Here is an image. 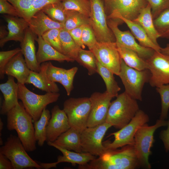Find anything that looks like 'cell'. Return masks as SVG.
Returning a JSON list of instances; mask_svg holds the SVG:
<instances>
[{
  "instance_id": "cell-1",
  "label": "cell",
  "mask_w": 169,
  "mask_h": 169,
  "mask_svg": "<svg viewBox=\"0 0 169 169\" xmlns=\"http://www.w3.org/2000/svg\"><path fill=\"white\" fill-rule=\"evenodd\" d=\"M134 145L120 149H107L101 156L83 165L79 169H134L140 167Z\"/></svg>"
},
{
  "instance_id": "cell-2",
  "label": "cell",
  "mask_w": 169,
  "mask_h": 169,
  "mask_svg": "<svg viewBox=\"0 0 169 169\" xmlns=\"http://www.w3.org/2000/svg\"><path fill=\"white\" fill-rule=\"evenodd\" d=\"M6 115L8 130L16 131L18 137L27 152L35 150L36 141L33 120L22 102H19Z\"/></svg>"
},
{
  "instance_id": "cell-3",
  "label": "cell",
  "mask_w": 169,
  "mask_h": 169,
  "mask_svg": "<svg viewBox=\"0 0 169 169\" xmlns=\"http://www.w3.org/2000/svg\"><path fill=\"white\" fill-rule=\"evenodd\" d=\"M116 97L111 103L106 122L120 129L129 123L139 108L137 100L125 91Z\"/></svg>"
},
{
  "instance_id": "cell-4",
  "label": "cell",
  "mask_w": 169,
  "mask_h": 169,
  "mask_svg": "<svg viewBox=\"0 0 169 169\" xmlns=\"http://www.w3.org/2000/svg\"><path fill=\"white\" fill-rule=\"evenodd\" d=\"M167 124V121L159 119L154 125L149 126L146 123L137 131L134 146L140 167L147 169L151 168L149 157L151 153V149L154 141V133L158 128L166 126Z\"/></svg>"
},
{
  "instance_id": "cell-5",
  "label": "cell",
  "mask_w": 169,
  "mask_h": 169,
  "mask_svg": "<svg viewBox=\"0 0 169 169\" xmlns=\"http://www.w3.org/2000/svg\"><path fill=\"white\" fill-rule=\"evenodd\" d=\"M18 84V99L21 101L26 110L32 117L33 122L38 120L44 109L49 104L56 102L60 95L59 92L37 94L30 90L24 84Z\"/></svg>"
},
{
  "instance_id": "cell-6",
  "label": "cell",
  "mask_w": 169,
  "mask_h": 169,
  "mask_svg": "<svg viewBox=\"0 0 169 169\" xmlns=\"http://www.w3.org/2000/svg\"><path fill=\"white\" fill-rule=\"evenodd\" d=\"M27 151L18 136L12 134L10 135L4 145L0 148V153L10 161L14 169L42 168L38 162L33 160Z\"/></svg>"
},
{
  "instance_id": "cell-7",
  "label": "cell",
  "mask_w": 169,
  "mask_h": 169,
  "mask_svg": "<svg viewBox=\"0 0 169 169\" xmlns=\"http://www.w3.org/2000/svg\"><path fill=\"white\" fill-rule=\"evenodd\" d=\"M150 73L148 69L139 70L127 66L122 59L118 76L125 92L133 98L142 101V93L145 84L149 82Z\"/></svg>"
},
{
  "instance_id": "cell-8",
  "label": "cell",
  "mask_w": 169,
  "mask_h": 169,
  "mask_svg": "<svg viewBox=\"0 0 169 169\" xmlns=\"http://www.w3.org/2000/svg\"><path fill=\"white\" fill-rule=\"evenodd\" d=\"M89 97H71L64 103L63 110L66 113L71 127L81 133L87 126L90 111Z\"/></svg>"
},
{
  "instance_id": "cell-9",
  "label": "cell",
  "mask_w": 169,
  "mask_h": 169,
  "mask_svg": "<svg viewBox=\"0 0 169 169\" xmlns=\"http://www.w3.org/2000/svg\"><path fill=\"white\" fill-rule=\"evenodd\" d=\"M149 120L148 115L141 110L137 112L127 125L110 134L114 136L112 142L107 141L103 143L107 149H116L127 145H134L135 135L138 130Z\"/></svg>"
},
{
  "instance_id": "cell-10",
  "label": "cell",
  "mask_w": 169,
  "mask_h": 169,
  "mask_svg": "<svg viewBox=\"0 0 169 169\" xmlns=\"http://www.w3.org/2000/svg\"><path fill=\"white\" fill-rule=\"evenodd\" d=\"M90 12V24L94 32L97 41L115 42V36L107 22V16L101 0H89Z\"/></svg>"
},
{
  "instance_id": "cell-11",
  "label": "cell",
  "mask_w": 169,
  "mask_h": 169,
  "mask_svg": "<svg viewBox=\"0 0 169 169\" xmlns=\"http://www.w3.org/2000/svg\"><path fill=\"white\" fill-rule=\"evenodd\" d=\"M112 126L107 122L97 125L87 127L81 133V142L82 152L100 156L107 149L102 140L106 132Z\"/></svg>"
},
{
  "instance_id": "cell-12",
  "label": "cell",
  "mask_w": 169,
  "mask_h": 169,
  "mask_svg": "<svg viewBox=\"0 0 169 169\" xmlns=\"http://www.w3.org/2000/svg\"><path fill=\"white\" fill-rule=\"evenodd\" d=\"M107 22L115 36L117 44L135 51L141 58L146 60L152 55L155 51L153 49L143 47L138 44L129 30L122 31L119 29L118 25L123 23L121 20L110 18L107 19Z\"/></svg>"
},
{
  "instance_id": "cell-13",
  "label": "cell",
  "mask_w": 169,
  "mask_h": 169,
  "mask_svg": "<svg viewBox=\"0 0 169 169\" xmlns=\"http://www.w3.org/2000/svg\"><path fill=\"white\" fill-rule=\"evenodd\" d=\"M91 50L100 64L118 76L122 59L115 42H97Z\"/></svg>"
},
{
  "instance_id": "cell-14",
  "label": "cell",
  "mask_w": 169,
  "mask_h": 169,
  "mask_svg": "<svg viewBox=\"0 0 169 169\" xmlns=\"http://www.w3.org/2000/svg\"><path fill=\"white\" fill-rule=\"evenodd\" d=\"M146 61L150 73V85L157 87L169 84V55L155 51Z\"/></svg>"
},
{
  "instance_id": "cell-15",
  "label": "cell",
  "mask_w": 169,
  "mask_h": 169,
  "mask_svg": "<svg viewBox=\"0 0 169 169\" xmlns=\"http://www.w3.org/2000/svg\"><path fill=\"white\" fill-rule=\"evenodd\" d=\"M114 97L106 91L103 93L96 92L89 97L90 111L87 127H93L106 122L111 101Z\"/></svg>"
},
{
  "instance_id": "cell-16",
  "label": "cell",
  "mask_w": 169,
  "mask_h": 169,
  "mask_svg": "<svg viewBox=\"0 0 169 169\" xmlns=\"http://www.w3.org/2000/svg\"><path fill=\"white\" fill-rule=\"evenodd\" d=\"M107 3L109 6L108 15L116 13L132 21L137 17L148 4L145 0H110Z\"/></svg>"
},
{
  "instance_id": "cell-17",
  "label": "cell",
  "mask_w": 169,
  "mask_h": 169,
  "mask_svg": "<svg viewBox=\"0 0 169 169\" xmlns=\"http://www.w3.org/2000/svg\"><path fill=\"white\" fill-rule=\"evenodd\" d=\"M51 117L46 128V141L53 142L71 126L63 110L55 105L51 111Z\"/></svg>"
},
{
  "instance_id": "cell-18",
  "label": "cell",
  "mask_w": 169,
  "mask_h": 169,
  "mask_svg": "<svg viewBox=\"0 0 169 169\" xmlns=\"http://www.w3.org/2000/svg\"><path fill=\"white\" fill-rule=\"evenodd\" d=\"M48 145L56 148L60 151L63 155H59L57 161L53 163H41L38 162L42 168L49 169L56 167L57 165L62 162H68L72 164H78L79 165H84L96 158V156L87 152H77L72 151L59 147L51 142H48Z\"/></svg>"
},
{
  "instance_id": "cell-19",
  "label": "cell",
  "mask_w": 169,
  "mask_h": 169,
  "mask_svg": "<svg viewBox=\"0 0 169 169\" xmlns=\"http://www.w3.org/2000/svg\"><path fill=\"white\" fill-rule=\"evenodd\" d=\"M7 23L8 35L0 40V46L2 48L8 42L11 40L22 42L24 37L26 29L29 23L23 18L9 15H5Z\"/></svg>"
},
{
  "instance_id": "cell-20",
  "label": "cell",
  "mask_w": 169,
  "mask_h": 169,
  "mask_svg": "<svg viewBox=\"0 0 169 169\" xmlns=\"http://www.w3.org/2000/svg\"><path fill=\"white\" fill-rule=\"evenodd\" d=\"M17 10L21 17L28 22L37 12L48 4L63 0H8Z\"/></svg>"
},
{
  "instance_id": "cell-21",
  "label": "cell",
  "mask_w": 169,
  "mask_h": 169,
  "mask_svg": "<svg viewBox=\"0 0 169 169\" xmlns=\"http://www.w3.org/2000/svg\"><path fill=\"white\" fill-rule=\"evenodd\" d=\"M36 36L28 27L25 30L24 38L20 43V46L21 52L28 68L31 71L39 72L40 64L37 59L35 45Z\"/></svg>"
},
{
  "instance_id": "cell-22",
  "label": "cell",
  "mask_w": 169,
  "mask_h": 169,
  "mask_svg": "<svg viewBox=\"0 0 169 169\" xmlns=\"http://www.w3.org/2000/svg\"><path fill=\"white\" fill-rule=\"evenodd\" d=\"M21 51L13 57L6 64L4 73L15 78L17 83L25 84L31 70L28 68Z\"/></svg>"
},
{
  "instance_id": "cell-23",
  "label": "cell",
  "mask_w": 169,
  "mask_h": 169,
  "mask_svg": "<svg viewBox=\"0 0 169 169\" xmlns=\"http://www.w3.org/2000/svg\"><path fill=\"white\" fill-rule=\"evenodd\" d=\"M14 77L8 76L7 81L0 84V90L2 93L4 100L0 110V114L7 113L19 103L18 101V84L15 82Z\"/></svg>"
},
{
  "instance_id": "cell-24",
  "label": "cell",
  "mask_w": 169,
  "mask_h": 169,
  "mask_svg": "<svg viewBox=\"0 0 169 169\" xmlns=\"http://www.w3.org/2000/svg\"><path fill=\"white\" fill-rule=\"evenodd\" d=\"M29 28L36 36H42L49 30L64 28V25L51 19L42 10L37 12L28 22Z\"/></svg>"
},
{
  "instance_id": "cell-25",
  "label": "cell",
  "mask_w": 169,
  "mask_h": 169,
  "mask_svg": "<svg viewBox=\"0 0 169 169\" xmlns=\"http://www.w3.org/2000/svg\"><path fill=\"white\" fill-rule=\"evenodd\" d=\"M35 40L38 45L36 58L39 64L49 60H54L59 62L64 61L72 62L74 61L56 50L42 36H38Z\"/></svg>"
},
{
  "instance_id": "cell-26",
  "label": "cell",
  "mask_w": 169,
  "mask_h": 169,
  "mask_svg": "<svg viewBox=\"0 0 169 169\" xmlns=\"http://www.w3.org/2000/svg\"><path fill=\"white\" fill-rule=\"evenodd\" d=\"M118 18L121 20L129 28L131 32L141 46L160 52L161 47L155 44L149 38L146 32L138 23L123 17L119 14L113 13L107 16V19Z\"/></svg>"
},
{
  "instance_id": "cell-27",
  "label": "cell",
  "mask_w": 169,
  "mask_h": 169,
  "mask_svg": "<svg viewBox=\"0 0 169 169\" xmlns=\"http://www.w3.org/2000/svg\"><path fill=\"white\" fill-rule=\"evenodd\" d=\"M153 20L151 7L148 3L133 21L139 24L142 28L150 39L155 44L160 46L157 42V39L160 38V36L155 27Z\"/></svg>"
},
{
  "instance_id": "cell-28",
  "label": "cell",
  "mask_w": 169,
  "mask_h": 169,
  "mask_svg": "<svg viewBox=\"0 0 169 169\" xmlns=\"http://www.w3.org/2000/svg\"><path fill=\"white\" fill-rule=\"evenodd\" d=\"M54 145L69 151L82 152L81 133L72 127L61 134L54 142Z\"/></svg>"
},
{
  "instance_id": "cell-29",
  "label": "cell",
  "mask_w": 169,
  "mask_h": 169,
  "mask_svg": "<svg viewBox=\"0 0 169 169\" xmlns=\"http://www.w3.org/2000/svg\"><path fill=\"white\" fill-rule=\"evenodd\" d=\"M26 84H31L46 93H58L59 91L56 83L49 80L41 70L39 72L31 70Z\"/></svg>"
},
{
  "instance_id": "cell-30",
  "label": "cell",
  "mask_w": 169,
  "mask_h": 169,
  "mask_svg": "<svg viewBox=\"0 0 169 169\" xmlns=\"http://www.w3.org/2000/svg\"><path fill=\"white\" fill-rule=\"evenodd\" d=\"M116 45L121 58L127 66L139 70L148 69L146 60L141 58L136 52L117 44Z\"/></svg>"
},
{
  "instance_id": "cell-31",
  "label": "cell",
  "mask_w": 169,
  "mask_h": 169,
  "mask_svg": "<svg viewBox=\"0 0 169 169\" xmlns=\"http://www.w3.org/2000/svg\"><path fill=\"white\" fill-rule=\"evenodd\" d=\"M59 36L63 54L76 61L82 48L75 42L69 31L64 28L60 29Z\"/></svg>"
},
{
  "instance_id": "cell-32",
  "label": "cell",
  "mask_w": 169,
  "mask_h": 169,
  "mask_svg": "<svg viewBox=\"0 0 169 169\" xmlns=\"http://www.w3.org/2000/svg\"><path fill=\"white\" fill-rule=\"evenodd\" d=\"M51 117L50 111L45 108L39 119L33 122L35 138L40 146H43L46 141V128Z\"/></svg>"
},
{
  "instance_id": "cell-33",
  "label": "cell",
  "mask_w": 169,
  "mask_h": 169,
  "mask_svg": "<svg viewBox=\"0 0 169 169\" xmlns=\"http://www.w3.org/2000/svg\"><path fill=\"white\" fill-rule=\"evenodd\" d=\"M97 73L101 76L105 84L106 91L114 97H116L121 89L115 79L114 74L102 66L97 60Z\"/></svg>"
},
{
  "instance_id": "cell-34",
  "label": "cell",
  "mask_w": 169,
  "mask_h": 169,
  "mask_svg": "<svg viewBox=\"0 0 169 169\" xmlns=\"http://www.w3.org/2000/svg\"><path fill=\"white\" fill-rule=\"evenodd\" d=\"M90 24L89 17L74 10H67L64 28L69 31L77 27Z\"/></svg>"
},
{
  "instance_id": "cell-35",
  "label": "cell",
  "mask_w": 169,
  "mask_h": 169,
  "mask_svg": "<svg viewBox=\"0 0 169 169\" xmlns=\"http://www.w3.org/2000/svg\"><path fill=\"white\" fill-rule=\"evenodd\" d=\"M76 61L87 69L89 75L97 73V60L91 50L82 49Z\"/></svg>"
},
{
  "instance_id": "cell-36",
  "label": "cell",
  "mask_w": 169,
  "mask_h": 169,
  "mask_svg": "<svg viewBox=\"0 0 169 169\" xmlns=\"http://www.w3.org/2000/svg\"><path fill=\"white\" fill-rule=\"evenodd\" d=\"M41 10L53 20L64 24L66 17L67 10L61 2L48 4Z\"/></svg>"
},
{
  "instance_id": "cell-37",
  "label": "cell",
  "mask_w": 169,
  "mask_h": 169,
  "mask_svg": "<svg viewBox=\"0 0 169 169\" xmlns=\"http://www.w3.org/2000/svg\"><path fill=\"white\" fill-rule=\"evenodd\" d=\"M66 70L54 66L50 62L47 61L40 64V70L49 80L55 83H60Z\"/></svg>"
},
{
  "instance_id": "cell-38",
  "label": "cell",
  "mask_w": 169,
  "mask_h": 169,
  "mask_svg": "<svg viewBox=\"0 0 169 169\" xmlns=\"http://www.w3.org/2000/svg\"><path fill=\"white\" fill-rule=\"evenodd\" d=\"M61 3L66 10L76 11L89 17L90 12L89 0H63Z\"/></svg>"
},
{
  "instance_id": "cell-39",
  "label": "cell",
  "mask_w": 169,
  "mask_h": 169,
  "mask_svg": "<svg viewBox=\"0 0 169 169\" xmlns=\"http://www.w3.org/2000/svg\"><path fill=\"white\" fill-rule=\"evenodd\" d=\"M153 21L160 38L169 39V9L162 13Z\"/></svg>"
},
{
  "instance_id": "cell-40",
  "label": "cell",
  "mask_w": 169,
  "mask_h": 169,
  "mask_svg": "<svg viewBox=\"0 0 169 169\" xmlns=\"http://www.w3.org/2000/svg\"><path fill=\"white\" fill-rule=\"evenodd\" d=\"M161 100V112L160 119L165 120L167 118L169 109V84L156 87Z\"/></svg>"
},
{
  "instance_id": "cell-41",
  "label": "cell",
  "mask_w": 169,
  "mask_h": 169,
  "mask_svg": "<svg viewBox=\"0 0 169 169\" xmlns=\"http://www.w3.org/2000/svg\"><path fill=\"white\" fill-rule=\"evenodd\" d=\"M61 29L54 28L49 30L44 33L42 37L55 49L63 54L59 36Z\"/></svg>"
},
{
  "instance_id": "cell-42",
  "label": "cell",
  "mask_w": 169,
  "mask_h": 169,
  "mask_svg": "<svg viewBox=\"0 0 169 169\" xmlns=\"http://www.w3.org/2000/svg\"><path fill=\"white\" fill-rule=\"evenodd\" d=\"M78 70L77 67H74L66 69L60 83L64 88L67 95L69 96L73 90V82L74 76Z\"/></svg>"
},
{
  "instance_id": "cell-43",
  "label": "cell",
  "mask_w": 169,
  "mask_h": 169,
  "mask_svg": "<svg viewBox=\"0 0 169 169\" xmlns=\"http://www.w3.org/2000/svg\"><path fill=\"white\" fill-rule=\"evenodd\" d=\"M83 44L91 50L97 42L93 29L90 24L84 25L82 32Z\"/></svg>"
},
{
  "instance_id": "cell-44",
  "label": "cell",
  "mask_w": 169,
  "mask_h": 169,
  "mask_svg": "<svg viewBox=\"0 0 169 169\" xmlns=\"http://www.w3.org/2000/svg\"><path fill=\"white\" fill-rule=\"evenodd\" d=\"M151 8V12L153 20L157 18L162 13L169 9V0H146Z\"/></svg>"
},
{
  "instance_id": "cell-45",
  "label": "cell",
  "mask_w": 169,
  "mask_h": 169,
  "mask_svg": "<svg viewBox=\"0 0 169 169\" xmlns=\"http://www.w3.org/2000/svg\"><path fill=\"white\" fill-rule=\"evenodd\" d=\"M21 51V49L18 48L7 51L0 52V78L3 79L4 77L5 67L10 60L16 54Z\"/></svg>"
},
{
  "instance_id": "cell-46",
  "label": "cell",
  "mask_w": 169,
  "mask_h": 169,
  "mask_svg": "<svg viewBox=\"0 0 169 169\" xmlns=\"http://www.w3.org/2000/svg\"><path fill=\"white\" fill-rule=\"evenodd\" d=\"M0 13L21 17L16 8L8 0H0Z\"/></svg>"
},
{
  "instance_id": "cell-47",
  "label": "cell",
  "mask_w": 169,
  "mask_h": 169,
  "mask_svg": "<svg viewBox=\"0 0 169 169\" xmlns=\"http://www.w3.org/2000/svg\"><path fill=\"white\" fill-rule=\"evenodd\" d=\"M83 26L77 27L70 30L69 32L77 44L82 49H84L85 46L82 40V32Z\"/></svg>"
},
{
  "instance_id": "cell-48",
  "label": "cell",
  "mask_w": 169,
  "mask_h": 169,
  "mask_svg": "<svg viewBox=\"0 0 169 169\" xmlns=\"http://www.w3.org/2000/svg\"><path fill=\"white\" fill-rule=\"evenodd\" d=\"M167 125V129L161 132L160 137L164 143L166 151H169V117Z\"/></svg>"
},
{
  "instance_id": "cell-49",
  "label": "cell",
  "mask_w": 169,
  "mask_h": 169,
  "mask_svg": "<svg viewBox=\"0 0 169 169\" xmlns=\"http://www.w3.org/2000/svg\"><path fill=\"white\" fill-rule=\"evenodd\" d=\"M0 169H14L10 161L4 155L0 153Z\"/></svg>"
},
{
  "instance_id": "cell-50",
  "label": "cell",
  "mask_w": 169,
  "mask_h": 169,
  "mask_svg": "<svg viewBox=\"0 0 169 169\" xmlns=\"http://www.w3.org/2000/svg\"><path fill=\"white\" fill-rule=\"evenodd\" d=\"M8 34V31H7L4 26H1L0 28V39L4 38Z\"/></svg>"
},
{
  "instance_id": "cell-51",
  "label": "cell",
  "mask_w": 169,
  "mask_h": 169,
  "mask_svg": "<svg viewBox=\"0 0 169 169\" xmlns=\"http://www.w3.org/2000/svg\"><path fill=\"white\" fill-rule=\"evenodd\" d=\"M160 52L163 54L169 55V43L167 44L165 47L161 48Z\"/></svg>"
},
{
  "instance_id": "cell-52",
  "label": "cell",
  "mask_w": 169,
  "mask_h": 169,
  "mask_svg": "<svg viewBox=\"0 0 169 169\" xmlns=\"http://www.w3.org/2000/svg\"><path fill=\"white\" fill-rule=\"evenodd\" d=\"M4 124L3 123V122L2 120L1 119V118L0 119V133H1V131H2L3 129V128Z\"/></svg>"
},
{
  "instance_id": "cell-53",
  "label": "cell",
  "mask_w": 169,
  "mask_h": 169,
  "mask_svg": "<svg viewBox=\"0 0 169 169\" xmlns=\"http://www.w3.org/2000/svg\"><path fill=\"white\" fill-rule=\"evenodd\" d=\"M3 144V140L2 139V137H0V145L1 146H2Z\"/></svg>"
},
{
  "instance_id": "cell-54",
  "label": "cell",
  "mask_w": 169,
  "mask_h": 169,
  "mask_svg": "<svg viewBox=\"0 0 169 169\" xmlns=\"http://www.w3.org/2000/svg\"><path fill=\"white\" fill-rule=\"evenodd\" d=\"M105 2L106 3H108V2L110 0H104Z\"/></svg>"
}]
</instances>
